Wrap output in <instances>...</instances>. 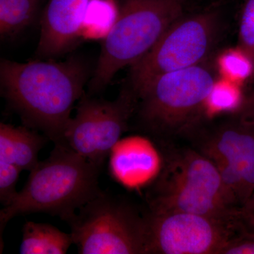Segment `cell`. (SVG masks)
<instances>
[{"mask_svg": "<svg viewBox=\"0 0 254 254\" xmlns=\"http://www.w3.org/2000/svg\"><path fill=\"white\" fill-rule=\"evenodd\" d=\"M21 172L16 165L0 160V200L4 207L11 204L17 194L16 186Z\"/></svg>", "mask_w": 254, "mask_h": 254, "instance_id": "18", "label": "cell"}, {"mask_svg": "<svg viewBox=\"0 0 254 254\" xmlns=\"http://www.w3.org/2000/svg\"><path fill=\"white\" fill-rule=\"evenodd\" d=\"M247 203H252V204L254 205V193L253 195H252V196L251 197V198H250V199H249L248 201H247Z\"/></svg>", "mask_w": 254, "mask_h": 254, "instance_id": "22", "label": "cell"}, {"mask_svg": "<svg viewBox=\"0 0 254 254\" xmlns=\"http://www.w3.org/2000/svg\"><path fill=\"white\" fill-rule=\"evenodd\" d=\"M254 66V0H246L239 26L238 47Z\"/></svg>", "mask_w": 254, "mask_h": 254, "instance_id": "17", "label": "cell"}, {"mask_svg": "<svg viewBox=\"0 0 254 254\" xmlns=\"http://www.w3.org/2000/svg\"><path fill=\"white\" fill-rule=\"evenodd\" d=\"M41 0H0V34L14 36L29 25Z\"/></svg>", "mask_w": 254, "mask_h": 254, "instance_id": "15", "label": "cell"}, {"mask_svg": "<svg viewBox=\"0 0 254 254\" xmlns=\"http://www.w3.org/2000/svg\"><path fill=\"white\" fill-rule=\"evenodd\" d=\"M218 14L204 11L177 20L154 47L130 66V87L136 92L153 78L206 62L218 41Z\"/></svg>", "mask_w": 254, "mask_h": 254, "instance_id": "7", "label": "cell"}, {"mask_svg": "<svg viewBox=\"0 0 254 254\" xmlns=\"http://www.w3.org/2000/svg\"><path fill=\"white\" fill-rule=\"evenodd\" d=\"M91 0H49L41 18L37 53L42 57L63 55L80 39L82 23Z\"/></svg>", "mask_w": 254, "mask_h": 254, "instance_id": "11", "label": "cell"}, {"mask_svg": "<svg viewBox=\"0 0 254 254\" xmlns=\"http://www.w3.org/2000/svg\"><path fill=\"white\" fill-rule=\"evenodd\" d=\"M215 81L206 62L160 75L133 92L140 127L160 145L185 138L203 122Z\"/></svg>", "mask_w": 254, "mask_h": 254, "instance_id": "4", "label": "cell"}, {"mask_svg": "<svg viewBox=\"0 0 254 254\" xmlns=\"http://www.w3.org/2000/svg\"><path fill=\"white\" fill-rule=\"evenodd\" d=\"M218 63L222 73L231 81H244L254 73L253 63L239 48L225 52Z\"/></svg>", "mask_w": 254, "mask_h": 254, "instance_id": "16", "label": "cell"}, {"mask_svg": "<svg viewBox=\"0 0 254 254\" xmlns=\"http://www.w3.org/2000/svg\"><path fill=\"white\" fill-rule=\"evenodd\" d=\"M185 139L213 162L237 206L245 205L254 193V127L236 116L203 121Z\"/></svg>", "mask_w": 254, "mask_h": 254, "instance_id": "8", "label": "cell"}, {"mask_svg": "<svg viewBox=\"0 0 254 254\" xmlns=\"http://www.w3.org/2000/svg\"><path fill=\"white\" fill-rule=\"evenodd\" d=\"M47 137L26 127L0 124V160L12 164L21 171L31 172L39 163L38 154Z\"/></svg>", "mask_w": 254, "mask_h": 254, "instance_id": "12", "label": "cell"}, {"mask_svg": "<svg viewBox=\"0 0 254 254\" xmlns=\"http://www.w3.org/2000/svg\"><path fill=\"white\" fill-rule=\"evenodd\" d=\"M136 105V96L129 87L124 88L112 101L91 98L84 93L78 102L76 115L66 127L64 144L103 165L128 128Z\"/></svg>", "mask_w": 254, "mask_h": 254, "instance_id": "9", "label": "cell"}, {"mask_svg": "<svg viewBox=\"0 0 254 254\" xmlns=\"http://www.w3.org/2000/svg\"><path fill=\"white\" fill-rule=\"evenodd\" d=\"M89 68L81 58L66 61L3 60L1 91L28 126L44 133L55 145L64 144L66 127L76 100L84 94Z\"/></svg>", "mask_w": 254, "mask_h": 254, "instance_id": "1", "label": "cell"}, {"mask_svg": "<svg viewBox=\"0 0 254 254\" xmlns=\"http://www.w3.org/2000/svg\"><path fill=\"white\" fill-rule=\"evenodd\" d=\"M161 146L163 165L148 190L147 210L199 214L240 225V208L213 162L190 145Z\"/></svg>", "mask_w": 254, "mask_h": 254, "instance_id": "2", "label": "cell"}, {"mask_svg": "<svg viewBox=\"0 0 254 254\" xmlns=\"http://www.w3.org/2000/svg\"><path fill=\"white\" fill-rule=\"evenodd\" d=\"M219 254H254V235L242 230L235 234Z\"/></svg>", "mask_w": 254, "mask_h": 254, "instance_id": "19", "label": "cell"}, {"mask_svg": "<svg viewBox=\"0 0 254 254\" xmlns=\"http://www.w3.org/2000/svg\"><path fill=\"white\" fill-rule=\"evenodd\" d=\"M118 14L102 49L89 88L103 90L122 68L144 57L177 20L184 0H120Z\"/></svg>", "mask_w": 254, "mask_h": 254, "instance_id": "5", "label": "cell"}, {"mask_svg": "<svg viewBox=\"0 0 254 254\" xmlns=\"http://www.w3.org/2000/svg\"><path fill=\"white\" fill-rule=\"evenodd\" d=\"M118 14V4L112 0H91L80 32L81 39L103 41Z\"/></svg>", "mask_w": 254, "mask_h": 254, "instance_id": "14", "label": "cell"}, {"mask_svg": "<svg viewBox=\"0 0 254 254\" xmlns=\"http://www.w3.org/2000/svg\"><path fill=\"white\" fill-rule=\"evenodd\" d=\"M68 220L80 254H146L144 213L100 191Z\"/></svg>", "mask_w": 254, "mask_h": 254, "instance_id": "6", "label": "cell"}, {"mask_svg": "<svg viewBox=\"0 0 254 254\" xmlns=\"http://www.w3.org/2000/svg\"><path fill=\"white\" fill-rule=\"evenodd\" d=\"M21 254H64L73 245L71 233L49 224L26 222L23 227Z\"/></svg>", "mask_w": 254, "mask_h": 254, "instance_id": "13", "label": "cell"}, {"mask_svg": "<svg viewBox=\"0 0 254 254\" xmlns=\"http://www.w3.org/2000/svg\"><path fill=\"white\" fill-rule=\"evenodd\" d=\"M237 118L247 125L254 127V95H249L241 101Z\"/></svg>", "mask_w": 254, "mask_h": 254, "instance_id": "20", "label": "cell"}, {"mask_svg": "<svg viewBox=\"0 0 254 254\" xmlns=\"http://www.w3.org/2000/svg\"><path fill=\"white\" fill-rule=\"evenodd\" d=\"M239 220L242 230L254 235V205L246 203L239 210Z\"/></svg>", "mask_w": 254, "mask_h": 254, "instance_id": "21", "label": "cell"}, {"mask_svg": "<svg viewBox=\"0 0 254 254\" xmlns=\"http://www.w3.org/2000/svg\"><path fill=\"white\" fill-rule=\"evenodd\" d=\"M103 166L66 145H55L50 156L30 172L11 204L0 212L1 231L11 219L26 214L47 213L67 222L101 191L98 180Z\"/></svg>", "mask_w": 254, "mask_h": 254, "instance_id": "3", "label": "cell"}, {"mask_svg": "<svg viewBox=\"0 0 254 254\" xmlns=\"http://www.w3.org/2000/svg\"><path fill=\"white\" fill-rule=\"evenodd\" d=\"M146 254H219L239 225L199 215L144 213Z\"/></svg>", "mask_w": 254, "mask_h": 254, "instance_id": "10", "label": "cell"}, {"mask_svg": "<svg viewBox=\"0 0 254 254\" xmlns=\"http://www.w3.org/2000/svg\"><path fill=\"white\" fill-rule=\"evenodd\" d=\"M250 95H254V89L253 90V91H252V93H250Z\"/></svg>", "mask_w": 254, "mask_h": 254, "instance_id": "23", "label": "cell"}]
</instances>
